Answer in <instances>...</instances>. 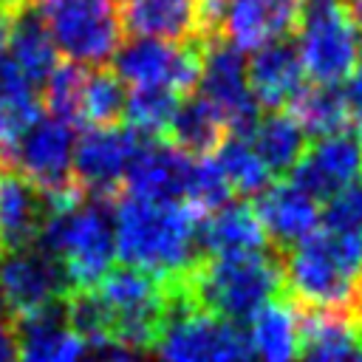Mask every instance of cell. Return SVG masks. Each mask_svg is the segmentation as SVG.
I'll list each match as a JSON object with an SVG mask.
<instances>
[{
    "instance_id": "obj_24",
    "label": "cell",
    "mask_w": 362,
    "mask_h": 362,
    "mask_svg": "<svg viewBox=\"0 0 362 362\" xmlns=\"http://www.w3.org/2000/svg\"><path fill=\"white\" fill-rule=\"evenodd\" d=\"M167 133L175 150L189 158H204L206 153H215L223 144L226 122L204 96H184Z\"/></svg>"
},
{
    "instance_id": "obj_19",
    "label": "cell",
    "mask_w": 362,
    "mask_h": 362,
    "mask_svg": "<svg viewBox=\"0 0 362 362\" xmlns=\"http://www.w3.org/2000/svg\"><path fill=\"white\" fill-rule=\"evenodd\" d=\"M246 74H249V90L255 102L274 110L291 105L294 96L305 88L303 85L305 71H303L297 45L288 40L263 45L246 65Z\"/></svg>"
},
{
    "instance_id": "obj_17",
    "label": "cell",
    "mask_w": 362,
    "mask_h": 362,
    "mask_svg": "<svg viewBox=\"0 0 362 362\" xmlns=\"http://www.w3.org/2000/svg\"><path fill=\"white\" fill-rule=\"evenodd\" d=\"M252 209L266 238L280 249H291L294 243L317 232V221H320L317 201L308 198L303 189H297L291 181L269 184L257 195Z\"/></svg>"
},
{
    "instance_id": "obj_14",
    "label": "cell",
    "mask_w": 362,
    "mask_h": 362,
    "mask_svg": "<svg viewBox=\"0 0 362 362\" xmlns=\"http://www.w3.org/2000/svg\"><path fill=\"white\" fill-rule=\"evenodd\" d=\"M141 139L130 127H90L74 144L71 178L82 192L107 198L124 184L127 167L139 150Z\"/></svg>"
},
{
    "instance_id": "obj_40",
    "label": "cell",
    "mask_w": 362,
    "mask_h": 362,
    "mask_svg": "<svg viewBox=\"0 0 362 362\" xmlns=\"http://www.w3.org/2000/svg\"><path fill=\"white\" fill-rule=\"evenodd\" d=\"M356 362H362V356H359V359H356Z\"/></svg>"
},
{
    "instance_id": "obj_8",
    "label": "cell",
    "mask_w": 362,
    "mask_h": 362,
    "mask_svg": "<svg viewBox=\"0 0 362 362\" xmlns=\"http://www.w3.org/2000/svg\"><path fill=\"white\" fill-rule=\"evenodd\" d=\"M297 20V0H201L198 40H223L238 51H260L286 40Z\"/></svg>"
},
{
    "instance_id": "obj_25",
    "label": "cell",
    "mask_w": 362,
    "mask_h": 362,
    "mask_svg": "<svg viewBox=\"0 0 362 362\" xmlns=\"http://www.w3.org/2000/svg\"><path fill=\"white\" fill-rule=\"evenodd\" d=\"M20 359L17 362H82L88 345L68 328L62 308L20 322Z\"/></svg>"
},
{
    "instance_id": "obj_13",
    "label": "cell",
    "mask_w": 362,
    "mask_h": 362,
    "mask_svg": "<svg viewBox=\"0 0 362 362\" xmlns=\"http://www.w3.org/2000/svg\"><path fill=\"white\" fill-rule=\"evenodd\" d=\"M201 96L223 116L226 130L232 136H249L257 116V102L249 90V74L243 51L232 48L223 40L201 42V74H198Z\"/></svg>"
},
{
    "instance_id": "obj_2",
    "label": "cell",
    "mask_w": 362,
    "mask_h": 362,
    "mask_svg": "<svg viewBox=\"0 0 362 362\" xmlns=\"http://www.w3.org/2000/svg\"><path fill=\"white\" fill-rule=\"evenodd\" d=\"M280 269L288 300L303 311H331L354 320L362 311V238L331 229L311 232L288 249Z\"/></svg>"
},
{
    "instance_id": "obj_31",
    "label": "cell",
    "mask_w": 362,
    "mask_h": 362,
    "mask_svg": "<svg viewBox=\"0 0 362 362\" xmlns=\"http://www.w3.org/2000/svg\"><path fill=\"white\" fill-rule=\"evenodd\" d=\"M322 218H325V229L362 238V178L351 181L345 189L328 198Z\"/></svg>"
},
{
    "instance_id": "obj_10",
    "label": "cell",
    "mask_w": 362,
    "mask_h": 362,
    "mask_svg": "<svg viewBox=\"0 0 362 362\" xmlns=\"http://www.w3.org/2000/svg\"><path fill=\"white\" fill-rule=\"evenodd\" d=\"M201 42H164V40H130L119 45L113 57V74L136 88H156L170 90L175 96H187L192 88H198L201 74Z\"/></svg>"
},
{
    "instance_id": "obj_9",
    "label": "cell",
    "mask_w": 362,
    "mask_h": 362,
    "mask_svg": "<svg viewBox=\"0 0 362 362\" xmlns=\"http://www.w3.org/2000/svg\"><path fill=\"white\" fill-rule=\"evenodd\" d=\"M297 28V54L303 71L317 85L337 88V82L351 76V71L362 59V28L351 23L342 6H308L305 11H300Z\"/></svg>"
},
{
    "instance_id": "obj_37",
    "label": "cell",
    "mask_w": 362,
    "mask_h": 362,
    "mask_svg": "<svg viewBox=\"0 0 362 362\" xmlns=\"http://www.w3.org/2000/svg\"><path fill=\"white\" fill-rule=\"evenodd\" d=\"M82 362H107V356H105V359H99V356H85Z\"/></svg>"
},
{
    "instance_id": "obj_3",
    "label": "cell",
    "mask_w": 362,
    "mask_h": 362,
    "mask_svg": "<svg viewBox=\"0 0 362 362\" xmlns=\"http://www.w3.org/2000/svg\"><path fill=\"white\" fill-rule=\"evenodd\" d=\"M192 305L235 322L252 320L283 288L280 257L269 252H229L201 257L178 280Z\"/></svg>"
},
{
    "instance_id": "obj_28",
    "label": "cell",
    "mask_w": 362,
    "mask_h": 362,
    "mask_svg": "<svg viewBox=\"0 0 362 362\" xmlns=\"http://www.w3.org/2000/svg\"><path fill=\"white\" fill-rule=\"evenodd\" d=\"M124 99H127L124 82L113 71L90 68L82 74L76 116L79 122H88L90 127H110L119 122L124 110Z\"/></svg>"
},
{
    "instance_id": "obj_4",
    "label": "cell",
    "mask_w": 362,
    "mask_h": 362,
    "mask_svg": "<svg viewBox=\"0 0 362 362\" xmlns=\"http://www.w3.org/2000/svg\"><path fill=\"white\" fill-rule=\"evenodd\" d=\"M40 249L51 255L71 291L96 288L113 266V218L105 204L85 201L82 195L48 206L40 229Z\"/></svg>"
},
{
    "instance_id": "obj_22",
    "label": "cell",
    "mask_w": 362,
    "mask_h": 362,
    "mask_svg": "<svg viewBox=\"0 0 362 362\" xmlns=\"http://www.w3.org/2000/svg\"><path fill=\"white\" fill-rule=\"evenodd\" d=\"M198 243L212 255L260 252L266 246V232L249 204H223L201 221Z\"/></svg>"
},
{
    "instance_id": "obj_7",
    "label": "cell",
    "mask_w": 362,
    "mask_h": 362,
    "mask_svg": "<svg viewBox=\"0 0 362 362\" xmlns=\"http://www.w3.org/2000/svg\"><path fill=\"white\" fill-rule=\"evenodd\" d=\"M110 322V348L141 354L153 348L170 308V283L139 269H110L93 288Z\"/></svg>"
},
{
    "instance_id": "obj_1",
    "label": "cell",
    "mask_w": 362,
    "mask_h": 362,
    "mask_svg": "<svg viewBox=\"0 0 362 362\" xmlns=\"http://www.w3.org/2000/svg\"><path fill=\"white\" fill-rule=\"evenodd\" d=\"M113 243L124 266L161 283H175L192 272L198 257L201 215L187 204L119 198L113 209Z\"/></svg>"
},
{
    "instance_id": "obj_39",
    "label": "cell",
    "mask_w": 362,
    "mask_h": 362,
    "mask_svg": "<svg viewBox=\"0 0 362 362\" xmlns=\"http://www.w3.org/2000/svg\"><path fill=\"white\" fill-rule=\"evenodd\" d=\"M359 291H362V269H359Z\"/></svg>"
},
{
    "instance_id": "obj_38",
    "label": "cell",
    "mask_w": 362,
    "mask_h": 362,
    "mask_svg": "<svg viewBox=\"0 0 362 362\" xmlns=\"http://www.w3.org/2000/svg\"><path fill=\"white\" fill-rule=\"evenodd\" d=\"M311 6H317V3H331V0H308Z\"/></svg>"
},
{
    "instance_id": "obj_23",
    "label": "cell",
    "mask_w": 362,
    "mask_h": 362,
    "mask_svg": "<svg viewBox=\"0 0 362 362\" xmlns=\"http://www.w3.org/2000/svg\"><path fill=\"white\" fill-rule=\"evenodd\" d=\"M8 57L14 59V65L28 76V82L34 88L45 85L48 76L57 71V48L45 31V25L40 23L37 11L31 8V3H25L8 28Z\"/></svg>"
},
{
    "instance_id": "obj_34",
    "label": "cell",
    "mask_w": 362,
    "mask_h": 362,
    "mask_svg": "<svg viewBox=\"0 0 362 362\" xmlns=\"http://www.w3.org/2000/svg\"><path fill=\"white\" fill-rule=\"evenodd\" d=\"M342 8L351 17V23L356 28H362V0H342Z\"/></svg>"
},
{
    "instance_id": "obj_33",
    "label": "cell",
    "mask_w": 362,
    "mask_h": 362,
    "mask_svg": "<svg viewBox=\"0 0 362 362\" xmlns=\"http://www.w3.org/2000/svg\"><path fill=\"white\" fill-rule=\"evenodd\" d=\"M345 105H348V116L356 119L362 124V59L356 62V68L348 76V88H345Z\"/></svg>"
},
{
    "instance_id": "obj_30",
    "label": "cell",
    "mask_w": 362,
    "mask_h": 362,
    "mask_svg": "<svg viewBox=\"0 0 362 362\" xmlns=\"http://www.w3.org/2000/svg\"><path fill=\"white\" fill-rule=\"evenodd\" d=\"M178 102H181V96H175L170 90L136 88V90L127 93L122 116L127 119V127L133 133L158 136V133H167V127H170V122L178 110Z\"/></svg>"
},
{
    "instance_id": "obj_35",
    "label": "cell",
    "mask_w": 362,
    "mask_h": 362,
    "mask_svg": "<svg viewBox=\"0 0 362 362\" xmlns=\"http://www.w3.org/2000/svg\"><path fill=\"white\" fill-rule=\"evenodd\" d=\"M107 362H144V359L139 354H133V351H110Z\"/></svg>"
},
{
    "instance_id": "obj_36",
    "label": "cell",
    "mask_w": 362,
    "mask_h": 362,
    "mask_svg": "<svg viewBox=\"0 0 362 362\" xmlns=\"http://www.w3.org/2000/svg\"><path fill=\"white\" fill-rule=\"evenodd\" d=\"M354 325H356V339H359V345H362V311L356 314V320H354Z\"/></svg>"
},
{
    "instance_id": "obj_11",
    "label": "cell",
    "mask_w": 362,
    "mask_h": 362,
    "mask_svg": "<svg viewBox=\"0 0 362 362\" xmlns=\"http://www.w3.org/2000/svg\"><path fill=\"white\" fill-rule=\"evenodd\" d=\"M71 286L59 263L42 249H20L0 257V311L25 322L59 311Z\"/></svg>"
},
{
    "instance_id": "obj_16",
    "label": "cell",
    "mask_w": 362,
    "mask_h": 362,
    "mask_svg": "<svg viewBox=\"0 0 362 362\" xmlns=\"http://www.w3.org/2000/svg\"><path fill=\"white\" fill-rule=\"evenodd\" d=\"M189 170L192 158L175 150L170 141H141L127 167L124 184L133 198L175 204L187 192Z\"/></svg>"
},
{
    "instance_id": "obj_27",
    "label": "cell",
    "mask_w": 362,
    "mask_h": 362,
    "mask_svg": "<svg viewBox=\"0 0 362 362\" xmlns=\"http://www.w3.org/2000/svg\"><path fill=\"white\" fill-rule=\"evenodd\" d=\"M291 119L303 127V133H311L317 139L334 136L348 130V105L339 88L331 85H311L303 88L291 102Z\"/></svg>"
},
{
    "instance_id": "obj_18",
    "label": "cell",
    "mask_w": 362,
    "mask_h": 362,
    "mask_svg": "<svg viewBox=\"0 0 362 362\" xmlns=\"http://www.w3.org/2000/svg\"><path fill=\"white\" fill-rule=\"evenodd\" d=\"M45 221V198L20 173L0 164V249H31Z\"/></svg>"
},
{
    "instance_id": "obj_15",
    "label": "cell",
    "mask_w": 362,
    "mask_h": 362,
    "mask_svg": "<svg viewBox=\"0 0 362 362\" xmlns=\"http://www.w3.org/2000/svg\"><path fill=\"white\" fill-rule=\"evenodd\" d=\"M362 173V133L342 130L317 139L294 164L291 184L308 198H334Z\"/></svg>"
},
{
    "instance_id": "obj_6",
    "label": "cell",
    "mask_w": 362,
    "mask_h": 362,
    "mask_svg": "<svg viewBox=\"0 0 362 362\" xmlns=\"http://www.w3.org/2000/svg\"><path fill=\"white\" fill-rule=\"evenodd\" d=\"M57 51L79 68H105L122 45L119 0H28Z\"/></svg>"
},
{
    "instance_id": "obj_20",
    "label": "cell",
    "mask_w": 362,
    "mask_h": 362,
    "mask_svg": "<svg viewBox=\"0 0 362 362\" xmlns=\"http://www.w3.org/2000/svg\"><path fill=\"white\" fill-rule=\"evenodd\" d=\"M198 3L201 0H122V28L141 40H198Z\"/></svg>"
},
{
    "instance_id": "obj_29",
    "label": "cell",
    "mask_w": 362,
    "mask_h": 362,
    "mask_svg": "<svg viewBox=\"0 0 362 362\" xmlns=\"http://www.w3.org/2000/svg\"><path fill=\"white\" fill-rule=\"evenodd\" d=\"M212 161L218 164V170H221V175L229 184L232 192H240V195H255L257 192L260 195L269 187V170L257 158L249 139H243V136L223 139V144L215 150Z\"/></svg>"
},
{
    "instance_id": "obj_5",
    "label": "cell",
    "mask_w": 362,
    "mask_h": 362,
    "mask_svg": "<svg viewBox=\"0 0 362 362\" xmlns=\"http://www.w3.org/2000/svg\"><path fill=\"white\" fill-rule=\"evenodd\" d=\"M153 351L158 362H255L238 325L192 305L178 280L170 283V308Z\"/></svg>"
},
{
    "instance_id": "obj_26",
    "label": "cell",
    "mask_w": 362,
    "mask_h": 362,
    "mask_svg": "<svg viewBox=\"0 0 362 362\" xmlns=\"http://www.w3.org/2000/svg\"><path fill=\"white\" fill-rule=\"evenodd\" d=\"M246 139L269 173H291L300 156L305 153L303 127L291 119V113H280V110L257 119Z\"/></svg>"
},
{
    "instance_id": "obj_21",
    "label": "cell",
    "mask_w": 362,
    "mask_h": 362,
    "mask_svg": "<svg viewBox=\"0 0 362 362\" xmlns=\"http://www.w3.org/2000/svg\"><path fill=\"white\" fill-rule=\"evenodd\" d=\"M249 348L252 356H257L260 362H297L303 351V334H300V311L294 308L291 300L266 303L252 317Z\"/></svg>"
},
{
    "instance_id": "obj_32",
    "label": "cell",
    "mask_w": 362,
    "mask_h": 362,
    "mask_svg": "<svg viewBox=\"0 0 362 362\" xmlns=\"http://www.w3.org/2000/svg\"><path fill=\"white\" fill-rule=\"evenodd\" d=\"M17 359H20L17 322L0 311V362H17Z\"/></svg>"
},
{
    "instance_id": "obj_12",
    "label": "cell",
    "mask_w": 362,
    "mask_h": 362,
    "mask_svg": "<svg viewBox=\"0 0 362 362\" xmlns=\"http://www.w3.org/2000/svg\"><path fill=\"white\" fill-rule=\"evenodd\" d=\"M74 144V124L45 113L17 139L3 167L20 173L28 184L42 192V198H48L68 187H76L71 178Z\"/></svg>"
}]
</instances>
